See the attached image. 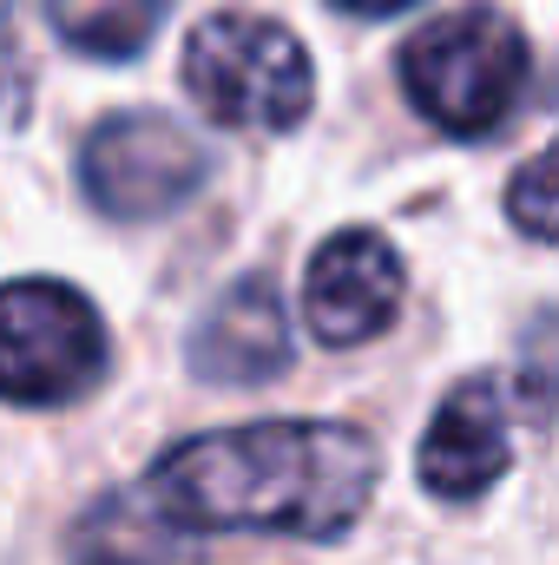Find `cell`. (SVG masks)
Returning a JSON list of instances; mask_svg holds the SVG:
<instances>
[{
    "instance_id": "6da1fadb",
    "label": "cell",
    "mask_w": 559,
    "mask_h": 565,
    "mask_svg": "<svg viewBox=\"0 0 559 565\" xmlns=\"http://www.w3.org/2000/svg\"><path fill=\"white\" fill-rule=\"evenodd\" d=\"M376 440L349 422H257L198 434L151 460L145 493L184 533L342 540L376 493Z\"/></svg>"
},
{
    "instance_id": "7a4b0ae2",
    "label": "cell",
    "mask_w": 559,
    "mask_h": 565,
    "mask_svg": "<svg viewBox=\"0 0 559 565\" xmlns=\"http://www.w3.org/2000/svg\"><path fill=\"white\" fill-rule=\"evenodd\" d=\"M402 93L447 139H487L527 93V33L500 7L441 13L402 46Z\"/></svg>"
},
{
    "instance_id": "3957f363",
    "label": "cell",
    "mask_w": 559,
    "mask_h": 565,
    "mask_svg": "<svg viewBox=\"0 0 559 565\" xmlns=\"http://www.w3.org/2000/svg\"><path fill=\"white\" fill-rule=\"evenodd\" d=\"M184 93L224 132H289L316 99V66L289 26L224 7L184 40Z\"/></svg>"
},
{
    "instance_id": "277c9868",
    "label": "cell",
    "mask_w": 559,
    "mask_h": 565,
    "mask_svg": "<svg viewBox=\"0 0 559 565\" xmlns=\"http://www.w3.org/2000/svg\"><path fill=\"white\" fill-rule=\"evenodd\" d=\"M0 322H7V395L20 408L80 402L106 375V322L80 289L20 277L7 282Z\"/></svg>"
},
{
    "instance_id": "5b68a950",
    "label": "cell",
    "mask_w": 559,
    "mask_h": 565,
    "mask_svg": "<svg viewBox=\"0 0 559 565\" xmlns=\"http://www.w3.org/2000/svg\"><path fill=\"white\" fill-rule=\"evenodd\" d=\"M80 178L106 217L145 224V217H171L184 198L204 191L211 151L191 126L165 113H113L80 151Z\"/></svg>"
},
{
    "instance_id": "8992f818",
    "label": "cell",
    "mask_w": 559,
    "mask_h": 565,
    "mask_svg": "<svg viewBox=\"0 0 559 565\" xmlns=\"http://www.w3.org/2000/svg\"><path fill=\"white\" fill-rule=\"evenodd\" d=\"M514 460V395L500 375H467L447 388L434 422L421 434L415 473L434 500H474L487 493Z\"/></svg>"
},
{
    "instance_id": "52a82bcc",
    "label": "cell",
    "mask_w": 559,
    "mask_h": 565,
    "mask_svg": "<svg viewBox=\"0 0 559 565\" xmlns=\"http://www.w3.org/2000/svg\"><path fill=\"white\" fill-rule=\"evenodd\" d=\"M402 257L376 237V231H336L316 257H309V282H303V316L316 329V342L329 349H356L369 335H382L402 309Z\"/></svg>"
},
{
    "instance_id": "ba28073f",
    "label": "cell",
    "mask_w": 559,
    "mask_h": 565,
    "mask_svg": "<svg viewBox=\"0 0 559 565\" xmlns=\"http://www.w3.org/2000/svg\"><path fill=\"white\" fill-rule=\"evenodd\" d=\"M289 369V316L271 277L231 282L191 335V375L218 388H257Z\"/></svg>"
},
{
    "instance_id": "9c48e42d",
    "label": "cell",
    "mask_w": 559,
    "mask_h": 565,
    "mask_svg": "<svg viewBox=\"0 0 559 565\" xmlns=\"http://www.w3.org/2000/svg\"><path fill=\"white\" fill-rule=\"evenodd\" d=\"M184 526L158 513L151 493H113L99 500L80 533H73V565H191L184 559Z\"/></svg>"
},
{
    "instance_id": "30bf717a",
    "label": "cell",
    "mask_w": 559,
    "mask_h": 565,
    "mask_svg": "<svg viewBox=\"0 0 559 565\" xmlns=\"http://www.w3.org/2000/svg\"><path fill=\"white\" fill-rule=\"evenodd\" d=\"M171 0H46L53 33L86 60H133L158 33Z\"/></svg>"
},
{
    "instance_id": "8fae6325",
    "label": "cell",
    "mask_w": 559,
    "mask_h": 565,
    "mask_svg": "<svg viewBox=\"0 0 559 565\" xmlns=\"http://www.w3.org/2000/svg\"><path fill=\"white\" fill-rule=\"evenodd\" d=\"M507 217L527 231V237H540V244H559V139L514 178V191H507Z\"/></svg>"
},
{
    "instance_id": "7c38bea8",
    "label": "cell",
    "mask_w": 559,
    "mask_h": 565,
    "mask_svg": "<svg viewBox=\"0 0 559 565\" xmlns=\"http://www.w3.org/2000/svg\"><path fill=\"white\" fill-rule=\"evenodd\" d=\"M520 382H527V402L559 422V309H540L520 335Z\"/></svg>"
},
{
    "instance_id": "4fadbf2b",
    "label": "cell",
    "mask_w": 559,
    "mask_h": 565,
    "mask_svg": "<svg viewBox=\"0 0 559 565\" xmlns=\"http://www.w3.org/2000/svg\"><path fill=\"white\" fill-rule=\"evenodd\" d=\"M329 7L362 13V20H389V13H402V7H415V0H329Z\"/></svg>"
}]
</instances>
